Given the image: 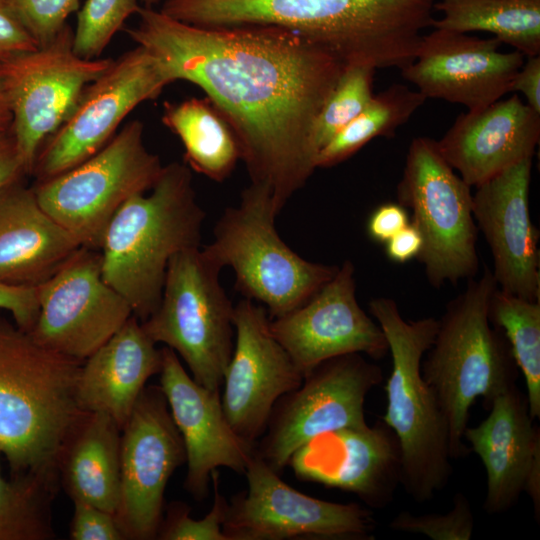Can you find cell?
Segmentation results:
<instances>
[{
    "mask_svg": "<svg viewBox=\"0 0 540 540\" xmlns=\"http://www.w3.org/2000/svg\"><path fill=\"white\" fill-rule=\"evenodd\" d=\"M0 309L8 311L14 323L29 332L39 312L37 286H17L0 282Z\"/></svg>",
    "mask_w": 540,
    "mask_h": 540,
    "instance_id": "39",
    "label": "cell"
},
{
    "mask_svg": "<svg viewBox=\"0 0 540 540\" xmlns=\"http://www.w3.org/2000/svg\"><path fill=\"white\" fill-rule=\"evenodd\" d=\"M37 288L39 312L30 335L43 347L81 362L133 315L103 279L99 250L81 246Z\"/></svg>",
    "mask_w": 540,
    "mask_h": 540,
    "instance_id": "15",
    "label": "cell"
},
{
    "mask_svg": "<svg viewBox=\"0 0 540 540\" xmlns=\"http://www.w3.org/2000/svg\"><path fill=\"white\" fill-rule=\"evenodd\" d=\"M160 388L182 437L187 462L185 489L195 500L209 494L211 475L218 467L244 474L255 451L230 426L220 390L197 383L169 347L161 349Z\"/></svg>",
    "mask_w": 540,
    "mask_h": 540,
    "instance_id": "22",
    "label": "cell"
},
{
    "mask_svg": "<svg viewBox=\"0 0 540 540\" xmlns=\"http://www.w3.org/2000/svg\"><path fill=\"white\" fill-rule=\"evenodd\" d=\"M494 38H479L434 28L423 35L415 59L401 69L402 77L426 98L483 109L511 92L525 56L502 52Z\"/></svg>",
    "mask_w": 540,
    "mask_h": 540,
    "instance_id": "19",
    "label": "cell"
},
{
    "mask_svg": "<svg viewBox=\"0 0 540 540\" xmlns=\"http://www.w3.org/2000/svg\"><path fill=\"white\" fill-rule=\"evenodd\" d=\"M497 287L492 272L468 280L451 300L432 345L421 362L424 380L446 417L452 459L465 456L463 444L469 410L478 397L488 405L515 386L516 364L502 332L489 319V302Z\"/></svg>",
    "mask_w": 540,
    "mask_h": 540,
    "instance_id": "6",
    "label": "cell"
},
{
    "mask_svg": "<svg viewBox=\"0 0 540 540\" xmlns=\"http://www.w3.org/2000/svg\"><path fill=\"white\" fill-rule=\"evenodd\" d=\"M487 417L466 427L463 439L486 472L484 510L494 515L511 509L524 492L533 463L540 458V432L526 396L516 386L496 396Z\"/></svg>",
    "mask_w": 540,
    "mask_h": 540,
    "instance_id": "24",
    "label": "cell"
},
{
    "mask_svg": "<svg viewBox=\"0 0 540 540\" xmlns=\"http://www.w3.org/2000/svg\"><path fill=\"white\" fill-rule=\"evenodd\" d=\"M39 47L50 43L67 25L80 0H6Z\"/></svg>",
    "mask_w": 540,
    "mask_h": 540,
    "instance_id": "37",
    "label": "cell"
},
{
    "mask_svg": "<svg viewBox=\"0 0 540 540\" xmlns=\"http://www.w3.org/2000/svg\"><path fill=\"white\" fill-rule=\"evenodd\" d=\"M144 7L153 8L155 5H157L160 0H139Z\"/></svg>",
    "mask_w": 540,
    "mask_h": 540,
    "instance_id": "46",
    "label": "cell"
},
{
    "mask_svg": "<svg viewBox=\"0 0 540 540\" xmlns=\"http://www.w3.org/2000/svg\"><path fill=\"white\" fill-rule=\"evenodd\" d=\"M375 71L367 65H345L314 125L313 143L317 154L369 104L374 95Z\"/></svg>",
    "mask_w": 540,
    "mask_h": 540,
    "instance_id": "33",
    "label": "cell"
},
{
    "mask_svg": "<svg viewBox=\"0 0 540 540\" xmlns=\"http://www.w3.org/2000/svg\"><path fill=\"white\" fill-rule=\"evenodd\" d=\"M172 82L144 47L122 54L84 89L72 113L40 149L32 174L42 181L87 160L135 107L157 98Z\"/></svg>",
    "mask_w": 540,
    "mask_h": 540,
    "instance_id": "14",
    "label": "cell"
},
{
    "mask_svg": "<svg viewBox=\"0 0 540 540\" xmlns=\"http://www.w3.org/2000/svg\"><path fill=\"white\" fill-rule=\"evenodd\" d=\"M109 415L86 413L61 454L58 469L72 500L115 514L120 500V432Z\"/></svg>",
    "mask_w": 540,
    "mask_h": 540,
    "instance_id": "27",
    "label": "cell"
},
{
    "mask_svg": "<svg viewBox=\"0 0 540 540\" xmlns=\"http://www.w3.org/2000/svg\"><path fill=\"white\" fill-rule=\"evenodd\" d=\"M74 513L70 529L73 540L125 539L114 514L89 503L74 500Z\"/></svg>",
    "mask_w": 540,
    "mask_h": 540,
    "instance_id": "38",
    "label": "cell"
},
{
    "mask_svg": "<svg viewBox=\"0 0 540 540\" xmlns=\"http://www.w3.org/2000/svg\"><path fill=\"white\" fill-rule=\"evenodd\" d=\"M438 0H165V15L199 27L276 26L327 49L345 65H409Z\"/></svg>",
    "mask_w": 540,
    "mask_h": 540,
    "instance_id": "2",
    "label": "cell"
},
{
    "mask_svg": "<svg viewBox=\"0 0 540 540\" xmlns=\"http://www.w3.org/2000/svg\"><path fill=\"white\" fill-rule=\"evenodd\" d=\"M120 440V500L114 514L125 539L158 534L164 493L186 462L182 437L159 387H145Z\"/></svg>",
    "mask_w": 540,
    "mask_h": 540,
    "instance_id": "16",
    "label": "cell"
},
{
    "mask_svg": "<svg viewBox=\"0 0 540 540\" xmlns=\"http://www.w3.org/2000/svg\"><path fill=\"white\" fill-rule=\"evenodd\" d=\"M297 479L355 494L372 508L387 506L401 481L397 439L382 422L322 433L290 457Z\"/></svg>",
    "mask_w": 540,
    "mask_h": 540,
    "instance_id": "20",
    "label": "cell"
},
{
    "mask_svg": "<svg viewBox=\"0 0 540 540\" xmlns=\"http://www.w3.org/2000/svg\"><path fill=\"white\" fill-rule=\"evenodd\" d=\"M422 246L423 240L420 232L409 223L385 243V252L391 261L405 263L417 258Z\"/></svg>",
    "mask_w": 540,
    "mask_h": 540,
    "instance_id": "43",
    "label": "cell"
},
{
    "mask_svg": "<svg viewBox=\"0 0 540 540\" xmlns=\"http://www.w3.org/2000/svg\"><path fill=\"white\" fill-rule=\"evenodd\" d=\"M532 158L524 159L476 186L473 216L492 253L497 287L540 301L539 231L529 211Z\"/></svg>",
    "mask_w": 540,
    "mask_h": 540,
    "instance_id": "21",
    "label": "cell"
},
{
    "mask_svg": "<svg viewBox=\"0 0 540 540\" xmlns=\"http://www.w3.org/2000/svg\"><path fill=\"white\" fill-rule=\"evenodd\" d=\"M143 136V123L130 121L93 156L33 187L44 211L81 246L100 250L119 208L159 178L164 166Z\"/></svg>",
    "mask_w": 540,
    "mask_h": 540,
    "instance_id": "9",
    "label": "cell"
},
{
    "mask_svg": "<svg viewBox=\"0 0 540 540\" xmlns=\"http://www.w3.org/2000/svg\"><path fill=\"white\" fill-rule=\"evenodd\" d=\"M410 223L408 211L400 203H384L370 214L366 230L369 238L386 243L391 237Z\"/></svg>",
    "mask_w": 540,
    "mask_h": 540,
    "instance_id": "41",
    "label": "cell"
},
{
    "mask_svg": "<svg viewBox=\"0 0 540 540\" xmlns=\"http://www.w3.org/2000/svg\"><path fill=\"white\" fill-rule=\"evenodd\" d=\"M474 515L467 497L457 493L453 507L445 514L413 515L400 512L389 523L392 530L422 534L432 540H469L474 531Z\"/></svg>",
    "mask_w": 540,
    "mask_h": 540,
    "instance_id": "35",
    "label": "cell"
},
{
    "mask_svg": "<svg viewBox=\"0 0 540 540\" xmlns=\"http://www.w3.org/2000/svg\"><path fill=\"white\" fill-rule=\"evenodd\" d=\"M40 206L34 189L15 181L0 188V282L38 286L79 248Z\"/></svg>",
    "mask_w": 540,
    "mask_h": 540,
    "instance_id": "25",
    "label": "cell"
},
{
    "mask_svg": "<svg viewBox=\"0 0 540 540\" xmlns=\"http://www.w3.org/2000/svg\"><path fill=\"white\" fill-rule=\"evenodd\" d=\"M511 92H520L526 104L540 114V56H529L518 70Z\"/></svg>",
    "mask_w": 540,
    "mask_h": 540,
    "instance_id": "42",
    "label": "cell"
},
{
    "mask_svg": "<svg viewBox=\"0 0 540 540\" xmlns=\"http://www.w3.org/2000/svg\"><path fill=\"white\" fill-rule=\"evenodd\" d=\"M234 349L223 379L221 403L235 433L256 446L276 402L303 375L270 330L265 307L244 298L234 306Z\"/></svg>",
    "mask_w": 540,
    "mask_h": 540,
    "instance_id": "17",
    "label": "cell"
},
{
    "mask_svg": "<svg viewBox=\"0 0 540 540\" xmlns=\"http://www.w3.org/2000/svg\"><path fill=\"white\" fill-rule=\"evenodd\" d=\"M204 218L190 168L172 162L148 195L132 196L111 219L99 250L102 276L140 322L160 303L170 260L200 246Z\"/></svg>",
    "mask_w": 540,
    "mask_h": 540,
    "instance_id": "4",
    "label": "cell"
},
{
    "mask_svg": "<svg viewBox=\"0 0 540 540\" xmlns=\"http://www.w3.org/2000/svg\"><path fill=\"white\" fill-rule=\"evenodd\" d=\"M125 32L153 54L173 82L200 87L232 128L251 183L279 211L316 167L317 116L345 64L280 27H199L141 6Z\"/></svg>",
    "mask_w": 540,
    "mask_h": 540,
    "instance_id": "1",
    "label": "cell"
},
{
    "mask_svg": "<svg viewBox=\"0 0 540 540\" xmlns=\"http://www.w3.org/2000/svg\"><path fill=\"white\" fill-rule=\"evenodd\" d=\"M382 379L381 368L360 353L323 361L276 402L255 451L280 473L291 455L314 437L366 424V396Z\"/></svg>",
    "mask_w": 540,
    "mask_h": 540,
    "instance_id": "12",
    "label": "cell"
},
{
    "mask_svg": "<svg viewBox=\"0 0 540 540\" xmlns=\"http://www.w3.org/2000/svg\"><path fill=\"white\" fill-rule=\"evenodd\" d=\"M489 319L505 336L525 380L529 413L536 420L540 417V301L496 287L489 302Z\"/></svg>",
    "mask_w": 540,
    "mask_h": 540,
    "instance_id": "31",
    "label": "cell"
},
{
    "mask_svg": "<svg viewBox=\"0 0 540 540\" xmlns=\"http://www.w3.org/2000/svg\"><path fill=\"white\" fill-rule=\"evenodd\" d=\"M38 47L7 1L0 0V62Z\"/></svg>",
    "mask_w": 540,
    "mask_h": 540,
    "instance_id": "40",
    "label": "cell"
},
{
    "mask_svg": "<svg viewBox=\"0 0 540 540\" xmlns=\"http://www.w3.org/2000/svg\"><path fill=\"white\" fill-rule=\"evenodd\" d=\"M0 453V540H47L55 536L51 518L54 482L38 476L2 473Z\"/></svg>",
    "mask_w": 540,
    "mask_h": 540,
    "instance_id": "32",
    "label": "cell"
},
{
    "mask_svg": "<svg viewBox=\"0 0 540 540\" xmlns=\"http://www.w3.org/2000/svg\"><path fill=\"white\" fill-rule=\"evenodd\" d=\"M26 174L11 131L0 132V188Z\"/></svg>",
    "mask_w": 540,
    "mask_h": 540,
    "instance_id": "44",
    "label": "cell"
},
{
    "mask_svg": "<svg viewBox=\"0 0 540 540\" xmlns=\"http://www.w3.org/2000/svg\"><path fill=\"white\" fill-rule=\"evenodd\" d=\"M435 11L433 28L487 32L525 57L540 54V0H438Z\"/></svg>",
    "mask_w": 540,
    "mask_h": 540,
    "instance_id": "29",
    "label": "cell"
},
{
    "mask_svg": "<svg viewBox=\"0 0 540 540\" xmlns=\"http://www.w3.org/2000/svg\"><path fill=\"white\" fill-rule=\"evenodd\" d=\"M162 122L181 140L186 165L215 182L227 179L241 160L232 128L207 97L164 103Z\"/></svg>",
    "mask_w": 540,
    "mask_h": 540,
    "instance_id": "28",
    "label": "cell"
},
{
    "mask_svg": "<svg viewBox=\"0 0 540 540\" xmlns=\"http://www.w3.org/2000/svg\"><path fill=\"white\" fill-rule=\"evenodd\" d=\"M368 307L386 337L392 358L382 420L398 442L400 484L414 501L424 503L445 488L452 474L448 423L421 373L438 319L407 321L397 303L387 297L372 299Z\"/></svg>",
    "mask_w": 540,
    "mask_h": 540,
    "instance_id": "5",
    "label": "cell"
},
{
    "mask_svg": "<svg viewBox=\"0 0 540 540\" xmlns=\"http://www.w3.org/2000/svg\"><path fill=\"white\" fill-rule=\"evenodd\" d=\"M540 140V114L517 94L460 114L436 141L446 162L471 187L528 158Z\"/></svg>",
    "mask_w": 540,
    "mask_h": 540,
    "instance_id": "23",
    "label": "cell"
},
{
    "mask_svg": "<svg viewBox=\"0 0 540 540\" xmlns=\"http://www.w3.org/2000/svg\"><path fill=\"white\" fill-rule=\"evenodd\" d=\"M82 363L0 317V453L10 475L56 483L64 447L87 413L76 393Z\"/></svg>",
    "mask_w": 540,
    "mask_h": 540,
    "instance_id": "3",
    "label": "cell"
},
{
    "mask_svg": "<svg viewBox=\"0 0 540 540\" xmlns=\"http://www.w3.org/2000/svg\"><path fill=\"white\" fill-rule=\"evenodd\" d=\"M427 99L408 86L394 83L373 95L366 108L317 154L316 167L335 166L376 137H391Z\"/></svg>",
    "mask_w": 540,
    "mask_h": 540,
    "instance_id": "30",
    "label": "cell"
},
{
    "mask_svg": "<svg viewBox=\"0 0 540 540\" xmlns=\"http://www.w3.org/2000/svg\"><path fill=\"white\" fill-rule=\"evenodd\" d=\"M271 191L251 183L238 206L224 210L204 253L221 269L235 273V288L245 298L263 304L270 319L305 303L337 272L339 266L308 261L279 236V213Z\"/></svg>",
    "mask_w": 540,
    "mask_h": 540,
    "instance_id": "7",
    "label": "cell"
},
{
    "mask_svg": "<svg viewBox=\"0 0 540 540\" xmlns=\"http://www.w3.org/2000/svg\"><path fill=\"white\" fill-rule=\"evenodd\" d=\"M12 113L0 71V132L11 131Z\"/></svg>",
    "mask_w": 540,
    "mask_h": 540,
    "instance_id": "45",
    "label": "cell"
},
{
    "mask_svg": "<svg viewBox=\"0 0 540 540\" xmlns=\"http://www.w3.org/2000/svg\"><path fill=\"white\" fill-rule=\"evenodd\" d=\"M161 349L132 315L82 363L77 400L87 413L109 415L122 430L147 380L160 373Z\"/></svg>",
    "mask_w": 540,
    "mask_h": 540,
    "instance_id": "26",
    "label": "cell"
},
{
    "mask_svg": "<svg viewBox=\"0 0 540 540\" xmlns=\"http://www.w3.org/2000/svg\"><path fill=\"white\" fill-rule=\"evenodd\" d=\"M397 197L422 236L417 258L429 283L440 288L475 277L478 228L471 186L446 162L436 140L425 136L412 140Z\"/></svg>",
    "mask_w": 540,
    "mask_h": 540,
    "instance_id": "10",
    "label": "cell"
},
{
    "mask_svg": "<svg viewBox=\"0 0 540 540\" xmlns=\"http://www.w3.org/2000/svg\"><path fill=\"white\" fill-rule=\"evenodd\" d=\"M220 271L200 246L177 253L158 307L141 322L156 344L175 351L193 379L210 390H220L235 339L234 306L219 281Z\"/></svg>",
    "mask_w": 540,
    "mask_h": 540,
    "instance_id": "8",
    "label": "cell"
},
{
    "mask_svg": "<svg viewBox=\"0 0 540 540\" xmlns=\"http://www.w3.org/2000/svg\"><path fill=\"white\" fill-rule=\"evenodd\" d=\"M247 491L232 497L223 522L227 540H370L376 520L357 503L317 499L285 483L254 451Z\"/></svg>",
    "mask_w": 540,
    "mask_h": 540,
    "instance_id": "13",
    "label": "cell"
},
{
    "mask_svg": "<svg viewBox=\"0 0 540 540\" xmlns=\"http://www.w3.org/2000/svg\"><path fill=\"white\" fill-rule=\"evenodd\" d=\"M215 496L208 514L202 519H193L188 509L182 505L169 511L160 539L165 540H227L223 532L228 502L219 491V475L217 470L211 475Z\"/></svg>",
    "mask_w": 540,
    "mask_h": 540,
    "instance_id": "36",
    "label": "cell"
},
{
    "mask_svg": "<svg viewBox=\"0 0 540 540\" xmlns=\"http://www.w3.org/2000/svg\"><path fill=\"white\" fill-rule=\"evenodd\" d=\"M140 8L139 0H86L73 32L74 53L83 59L98 58L125 20Z\"/></svg>",
    "mask_w": 540,
    "mask_h": 540,
    "instance_id": "34",
    "label": "cell"
},
{
    "mask_svg": "<svg viewBox=\"0 0 540 540\" xmlns=\"http://www.w3.org/2000/svg\"><path fill=\"white\" fill-rule=\"evenodd\" d=\"M112 62L77 56L68 24L50 43L0 62L11 134L26 174L33 173L40 149L72 113L84 89Z\"/></svg>",
    "mask_w": 540,
    "mask_h": 540,
    "instance_id": "11",
    "label": "cell"
},
{
    "mask_svg": "<svg viewBox=\"0 0 540 540\" xmlns=\"http://www.w3.org/2000/svg\"><path fill=\"white\" fill-rule=\"evenodd\" d=\"M351 261L298 308L270 319V330L303 377L333 357L360 353L380 359L389 352L386 337L356 299Z\"/></svg>",
    "mask_w": 540,
    "mask_h": 540,
    "instance_id": "18",
    "label": "cell"
}]
</instances>
